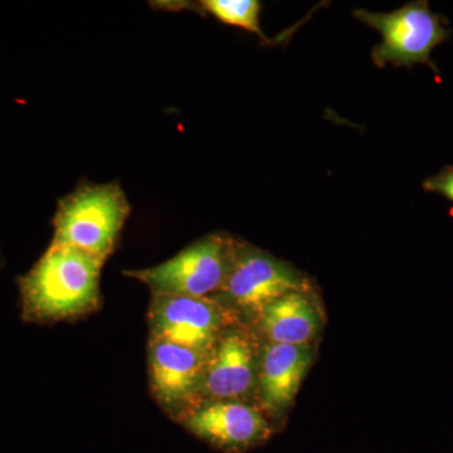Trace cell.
I'll list each match as a JSON object with an SVG mask.
<instances>
[{
  "instance_id": "obj_1",
  "label": "cell",
  "mask_w": 453,
  "mask_h": 453,
  "mask_svg": "<svg viewBox=\"0 0 453 453\" xmlns=\"http://www.w3.org/2000/svg\"><path fill=\"white\" fill-rule=\"evenodd\" d=\"M104 264V259L82 250L50 243L18 280L23 319L55 323L94 312L100 306Z\"/></svg>"
},
{
  "instance_id": "obj_2",
  "label": "cell",
  "mask_w": 453,
  "mask_h": 453,
  "mask_svg": "<svg viewBox=\"0 0 453 453\" xmlns=\"http://www.w3.org/2000/svg\"><path fill=\"white\" fill-rule=\"evenodd\" d=\"M130 204L119 184H86L58 202L52 244L74 247L106 261L129 219Z\"/></svg>"
},
{
  "instance_id": "obj_3",
  "label": "cell",
  "mask_w": 453,
  "mask_h": 453,
  "mask_svg": "<svg viewBox=\"0 0 453 453\" xmlns=\"http://www.w3.org/2000/svg\"><path fill=\"white\" fill-rule=\"evenodd\" d=\"M237 242L213 234L190 244L178 255L157 266L125 271L150 291L151 297H211L225 285L234 264Z\"/></svg>"
},
{
  "instance_id": "obj_4",
  "label": "cell",
  "mask_w": 453,
  "mask_h": 453,
  "mask_svg": "<svg viewBox=\"0 0 453 453\" xmlns=\"http://www.w3.org/2000/svg\"><path fill=\"white\" fill-rule=\"evenodd\" d=\"M353 17L380 33L383 41L372 50V62L380 68L387 64L432 65V50L452 33L442 17L432 13L427 2L410 3L390 13L357 9Z\"/></svg>"
},
{
  "instance_id": "obj_5",
  "label": "cell",
  "mask_w": 453,
  "mask_h": 453,
  "mask_svg": "<svg viewBox=\"0 0 453 453\" xmlns=\"http://www.w3.org/2000/svg\"><path fill=\"white\" fill-rule=\"evenodd\" d=\"M306 279L281 259L237 242L225 285L211 299L225 308L261 315L273 301L305 291Z\"/></svg>"
},
{
  "instance_id": "obj_6",
  "label": "cell",
  "mask_w": 453,
  "mask_h": 453,
  "mask_svg": "<svg viewBox=\"0 0 453 453\" xmlns=\"http://www.w3.org/2000/svg\"><path fill=\"white\" fill-rule=\"evenodd\" d=\"M151 339L165 340L210 356L220 336L229 329V309L211 297H153L149 308Z\"/></svg>"
},
{
  "instance_id": "obj_7",
  "label": "cell",
  "mask_w": 453,
  "mask_h": 453,
  "mask_svg": "<svg viewBox=\"0 0 453 453\" xmlns=\"http://www.w3.org/2000/svg\"><path fill=\"white\" fill-rule=\"evenodd\" d=\"M148 354L151 395L173 419H178L199 404L208 356L151 338Z\"/></svg>"
},
{
  "instance_id": "obj_8",
  "label": "cell",
  "mask_w": 453,
  "mask_h": 453,
  "mask_svg": "<svg viewBox=\"0 0 453 453\" xmlns=\"http://www.w3.org/2000/svg\"><path fill=\"white\" fill-rule=\"evenodd\" d=\"M223 453H246L266 442L273 428L255 408L237 401L205 402L175 419Z\"/></svg>"
},
{
  "instance_id": "obj_9",
  "label": "cell",
  "mask_w": 453,
  "mask_h": 453,
  "mask_svg": "<svg viewBox=\"0 0 453 453\" xmlns=\"http://www.w3.org/2000/svg\"><path fill=\"white\" fill-rule=\"evenodd\" d=\"M256 354L249 334L226 329L211 349L203 375L201 395L214 401H237L252 388Z\"/></svg>"
},
{
  "instance_id": "obj_10",
  "label": "cell",
  "mask_w": 453,
  "mask_h": 453,
  "mask_svg": "<svg viewBox=\"0 0 453 453\" xmlns=\"http://www.w3.org/2000/svg\"><path fill=\"white\" fill-rule=\"evenodd\" d=\"M311 362L309 344L267 345L262 357L259 383L268 410L280 413L294 402Z\"/></svg>"
},
{
  "instance_id": "obj_11",
  "label": "cell",
  "mask_w": 453,
  "mask_h": 453,
  "mask_svg": "<svg viewBox=\"0 0 453 453\" xmlns=\"http://www.w3.org/2000/svg\"><path fill=\"white\" fill-rule=\"evenodd\" d=\"M259 316L264 333L275 344H308L319 330V316L305 291L280 297Z\"/></svg>"
},
{
  "instance_id": "obj_12",
  "label": "cell",
  "mask_w": 453,
  "mask_h": 453,
  "mask_svg": "<svg viewBox=\"0 0 453 453\" xmlns=\"http://www.w3.org/2000/svg\"><path fill=\"white\" fill-rule=\"evenodd\" d=\"M160 7L169 9H193L199 13L210 14L226 26L237 27L255 33L265 43H273L262 32L259 14L262 5L257 0H202V2L159 3Z\"/></svg>"
},
{
  "instance_id": "obj_13",
  "label": "cell",
  "mask_w": 453,
  "mask_h": 453,
  "mask_svg": "<svg viewBox=\"0 0 453 453\" xmlns=\"http://www.w3.org/2000/svg\"><path fill=\"white\" fill-rule=\"evenodd\" d=\"M427 192L437 193L453 202V166L449 165L423 183Z\"/></svg>"
},
{
  "instance_id": "obj_14",
  "label": "cell",
  "mask_w": 453,
  "mask_h": 453,
  "mask_svg": "<svg viewBox=\"0 0 453 453\" xmlns=\"http://www.w3.org/2000/svg\"><path fill=\"white\" fill-rule=\"evenodd\" d=\"M0 259H2V257H0Z\"/></svg>"
}]
</instances>
